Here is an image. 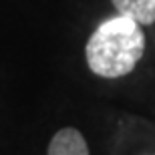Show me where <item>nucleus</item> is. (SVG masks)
I'll return each instance as SVG.
<instances>
[{"mask_svg": "<svg viewBox=\"0 0 155 155\" xmlns=\"http://www.w3.org/2000/svg\"><path fill=\"white\" fill-rule=\"evenodd\" d=\"M145 52V35L135 20L115 16L99 24L89 36L85 57L89 69L103 79L129 75Z\"/></svg>", "mask_w": 155, "mask_h": 155, "instance_id": "nucleus-1", "label": "nucleus"}, {"mask_svg": "<svg viewBox=\"0 0 155 155\" xmlns=\"http://www.w3.org/2000/svg\"><path fill=\"white\" fill-rule=\"evenodd\" d=\"M46 155H91L83 133L75 127H64L52 135Z\"/></svg>", "mask_w": 155, "mask_h": 155, "instance_id": "nucleus-2", "label": "nucleus"}, {"mask_svg": "<svg viewBox=\"0 0 155 155\" xmlns=\"http://www.w3.org/2000/svg\"><path fill=\"white\" fill-rule=\"evenodd\" d=\"M119 16L131 18L139 26L155 22V0H111Z\"/></svg>", "mask_w": 155, "mask_h": 155, "instance_id": "nucleus-3", "label": "nucleus"}]
</instances>
